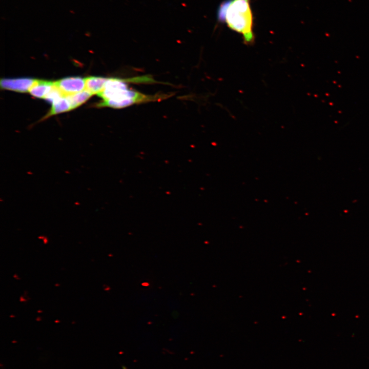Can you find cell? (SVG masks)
I'll return each instance as SVG.
<instances>
[{
	"mask_svg": "<svg viewBox=\"0 0 369 369\" xmlns=\"http://www.w3.org/2000/svg\"><path fill=\"white\" fill-rule=\"evenodd\" d=\"M127 83L154 84L156 81L149 75L127 78H107L102 90L97 94L102 99L98 107L120 109L136 104L159 101L171 96L165 94H145L130 89Z\"/></svg>",
	"mask_w": 369,
	"mask_h": 369,
	"instance_id": "6da1fadb",
	"label": "cell"
},
{
	"mask_svg": "<svg viewBox=\"0 0 369 369\" xmlns=\"http://www.w3.org/2000/svg\"><path fill=\"white\" fill-rule=\"evenodd\" d=\"M223 22L230 29L241 34L245 44L254 43L253 16L250 0H230Z\"/></svg>",
	"mask_w": 369,
	"mask_h": 369,
	"instance_id": "7a4b0ae2",
	"label": "cell"
},
{
	"mask_svg": "<svg viewBox=\"0 0 369 369\" xmlns=\"http://www.w3.org/2000/svg\"><path fill=\"white\" fill-rule=\"evenodd\" d=\"M54 85L65 95H69L85 89V78L79 77H67L54 82Z\"/></svg>",
	"mask_w": 369,
	"mask_h": 369,
	"instance_id": "3957f363",
	"label": "cell"
},
{
	"mask_svg": "<svg viewBox=\"0 0 369 369\" xmlns=\"http://www.w3.org/2000/svg\"><path fill=\"white\" fill-rule=\"evenodd\" d=\"M36 80L30 78H2L0 81V85L1 88L3 89L27 92L29 91Z\"/></svg>",
	"mask_w": 369,
	"mask_h": 369,
	"instance_id": "277c9868",
	"label": "cell"
},
{
	"mask_svg": "<svg viewBox=\"0 0 369 369\" xmlns=\"http://www.w3.org/2000/svg\"><path fill=\"white\" fill-rule=\"evenodd\" d=\"M53 86V81L36 79L29 92L34 97L44 98Z\"/></svg>",
	"mask_w": 369,
	"mask_h": 369,
	"instance_id": "5b68a950",
	"label": "cell"
},
{
	"mask_svg": "<svg viewBox=\"0 0 369 369\" xmlns=\"http://www.w3.org/2000/svg\"><path fill=\"white\" fill-rule=\"evenodd\" d=\"M107 79V78L97 76L86 78L85 89L92 95L98 94L102 90Z\"/></svg>",
	"mask_w": 369,
	"mask_h": 369,
	"instance_id": "8992f818",
	"label": "cell"
},
{
	"mask_svg": "<svg viewBox=\"0 0 369 369\" xmlns=\"http://www.w3.org/2000/svg\"><path fill=\"white\" fill-rule=\"evenodd\" d=\"M71 110L70 101L67 97L64 96L52 103V107L45 118Z\"/></svg>",
	"mask_w": 369,
	"mask_h": 369,
	"instance_id": "52a82bcc",
	"label": "cell"
},
{
	"mask_svg": "<svg viewBox=\"0 0 369 369\" xmlns=\"http://www.w3.org/2000/svg\"><path fill=\"white\" fill-rule=\"evenodd\" d=\"M92 95L88 90L85 89L78 93L66 96L70 101L71 109H73L85 102Z\"/></svg>",
	"mask_w": 369,
	"mask_h": 369,
	"instance_id": "ba28073f",
	"label": "cell"
},
{
	"mask_svg": "<svg viewBox=\"0 0 369 369\" xmlns=\"http://www.w3.org/2000/svg\"><path fill=\"white\" fill-rule=\"evenodd\" d=\"M64 96L65 95L58 88L55 86L54 84L53 87L52 88L51 90L46 95V96L44 97V99L50 102L53 103L55 101L57 100V99L60 98Z\"/></svg>",
	"mask_w": 369,
	"mask_h": 369,
	"instance_id": "9c48e42d",
	"label": "cell"
}]
</instances>
